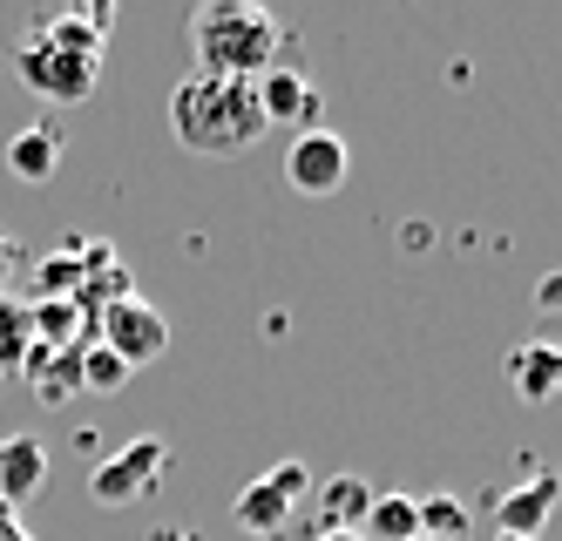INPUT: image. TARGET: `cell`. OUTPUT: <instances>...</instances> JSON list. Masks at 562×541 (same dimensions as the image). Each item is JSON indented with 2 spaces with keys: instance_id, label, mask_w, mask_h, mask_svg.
I'll return each instance as SVG.
<instances>
[{
  "instance_id": "7402d4cb",
  "label": "cell",
  "mask_w": 562,
  "mask_h": 541,
  "mask_svg": "<svg viewBox=\"0 0 562 541\" xmlns=\"http://www.w3.org/2000/svg\"><path fill=\"white\" fill-rule=\"evenodd\" d=\"M0 541H34V534L21 528V508H8V501H0Z\"/></svg>"
},
{
  "instance_id": "ac0fdd59",
  "label": "cell",
  "mask_w": 562,
  "mask_h": 541,
  "mask_svg": "<svg viewBox=\"0 0 562 541\" xmlns=\"http://www.w3.org/2000/svg\"><path fill=\"white\" fill-rule=\"evenodd\" d=\"M34 284H42V298H75V284H82V237L68 244V251L42 258V271H34ZM34 298V305H42Z\"/></svg>"
},
{
  "instance_id": "277c9868",
  "label": "cell",
  "mask_w": 562,
  "mask_h": 541,
  "mask_svg": "<svg viewBox=\"0 0 562 541\" xmlns=\"http://www.w3.org/2000/svg\"><path fill=\"white\" fill-rule=\"evenodd\" d=\"M164 474H170V440L143 433L130 447H115L89 474V494H95V508H136V501H149V494L164 487Z\"/></svg>"
},
{
  "instance_id": "2e32d148",
  "label": "cell",
  "mask_w": 562,
  "mask_h": 541,
  "mask_svg": "<svg viewBox=\"0 0 562 541\" xmlns=\"http://www.w3.org/2000/svg\"><path fill=\"white\" fill-rule=\"evenodd\" d=\"M468 528H474V515H468L461 494L440 487V494H427V501H420V534L427 541H468Z\"/></svg>"
},
{
  "instance_id": "9a60e30c",
  "label": "cell",
  "mask_w": 562,
  "mask_h": 541,
  "mask_svg": "<svg viewBox=\"0 0 562 541\" xmlns=\"http://www.w3.org/2000/svg\"><path fill=\"white\" fill-rule=\"evenodd\" d=\"M359 534H367V541H420V501H414V494L380 487L367 521H359Z\"/></svg>"
},
{
  "instance_id": "5bb4252c",
  "label": "cell",
  "mask_w": 562,
  "mask_h": 541,
  "mask_svg": "<svg viewBox=\"0 0 562 541\" xmlns=\"http://www.w3.org/2000/svg\"><path fill=\"white\" fill-rule=\"evenodd\" d=\"M21 372H27V386L42 393L48 406H61L68 393H82V346H75V352H48V346H34V352L21 359Z\"/></svg>"
},
{
  "instance_id": "8992f818",
  "label": "cell",
  "mask_w": 562,
  "mask_h": 541,
  "mask_svg": "<svg viewBox=\"0 0 562 541\" xmlns=\"http://www.w3.org/2000/svg\"><path fill=\"white\" fill-rule=\"evenodd\" d=\"M95 346H109L130 372H136V365H156V359L170 352V318L156 312L149 298H136V291H130L123 305H109V312L95 318Z\"/></svg>"
},
{
  "instance_id": "d4e9b609",
  "label": "cell",
  "mask_w": 562,
  "mask_h": 541,
  "mask_svg": "<svg viewBox=\"0 0 562 541\" xmlns=\"http://www.w3.org/2000/svg\"><path fill=\"white\" fill-rule=\"evenodd\" d=\"M420 541H427V534H420Z\"/></svg>"
},
{
  "instance_id": "6da1fadb",
  "label": "cell",
  "mask_w": 562,
  "mask_h": 541,
  "mask_svg": "<svg viewBox=\"0 0 562 541\" xmlns=\"http://www.w3.org/2000/svg\"><path fill=\"white\" fill-rule=\"evenodd\" d=\"M170 136L190 156H237V149H258L265 129V109L251 81H211V75H183L170 89Z\"/></svg>"
},
{
  "instance_id": "7c38bea8",
  "label": "cell",
  "mask_w": 562,
  "mask_h": 541,
  "mask_svg": "<svg viewBox=\"0 0 562 541\" xmlns=\"http://www.w3.org/2000/svg\"><path fill=\"white\" fill-rule=\"evenodd\" d=\"M61 156H68V129L48 115V122H27V129L8 143V177L14 183H48L61 170Z\"/></svg>"
},
{
  "instance_id": "9c48e42d",
  "label": "cell",
  "mask_w": 562,
  "mask_h": 541,
  "mask_svg": "<svg viewBox=\"0 0 562 541\" xmlns=\"http://www.w3.org/2000/svg\"><path fill=\"white\" fill-rule=\"evenodd\" d=\"M562 508V481L549 467H536L521 487H508L495 501V534H515V541H542V521Z\"/></svg>"
},
{
  "instance_id": "30bf717a",
  "label": "cell",
  "mask_w": 562,
  "mask_h": 541,
  "mask_svg": "<svg viewBox=\"0 0 562 541\" xmlns=\"http://www.w3.org/2000/svg\"><path fill=\"white\" fill-rule=\"evenodd\" d=\"M48 440L42 433H0V501L21 508L48 487Z\"/></svg>"
},
{
  "instance_id": "e0dca14e",
  "label": "cell",
  "mask_w": 562,
  "mask_h": 541,
  "mask_svg": "<svg viewBox=\"0 0 562 541\" xmlns=\"http://www.w3.org/2000/svg\"><path fill=\"white\" fill-rule=\"evenodd\" d=\"M27 352H34V312H27V298H0V372H21Z\"/></svg>"
},
{
  "instance_id": "cb8c5ba5",
  "label": "cell",
  "mask_w": 562,
  "mask_h": 541,
  "mask_svg": "<svg viewBox=\"0 0 562 541\" xmlns=\"http://www.w3.org/2000/svg\"><path fill=\"white\" fill-rule=\"evenodd\" d=\"M502 541H515V534H502Z\"/></svg>"
},
{
  "instance_id": "3957f363",
  "label": "cell",
  "mask_w": 562,
  "mask_h": 541,
  "mask_svg": "<svg viewBox=\"0 0 562 541\" xmlns=\"http://www.w3.org/2000/svg\"><path fill=\"white\" fill-rule=\"evenodd\" d=\"M305 494H312V467H305V461H278V467H271V474H258L251 487H237L231 521L245 528V534H258V541H278V534L299 521Z\"/></svg>"
},
{
  "instance_id": "ba28073f",
  "label": "cell",
  "mask_w": 562,
  "mask_h": 541,
  "mask_svg": "<svg viewBox=\"0 0 562 541\" xmlns=\"http://www.w3.org/2000/svg\"><path fill=\"white\" fill-rule=\"evenodd\" d=\"M251 89H258V109H265V129H278V122H292V129L305 136V129H318V115H326V95H318V89H312V81H305L299 68H285V61H278V68H265V75L251 81Z\"/></svg>"
},
{
  "instance_id": "7a4b0ae2",
  "label": "cell",
  "mask_w": 562,
  "mask_h": 541,
  "mask_svg": "<svg viewBox=\"0 0 562 541\" xmlns=\"http://www.w3.org/2000/svg\"><path fill=\"white\" fill-rule=\"evenodd\" d=\"M278 48H285V27L258 0H211L190 14V55L211 81H258L265 68H278Z\"/></svg>"
},
{
  "instance_id": "8fae6325",
  "label": "cell",
  "mask_w": 562,
  "mask_h": 541,
  "mask_svg": "<svg viewBox=\"0 0 562 541\" xmlns=\"http://www.w3.org/2000/svg\"><path fill=\"white\" fill-rule=\"evenodd\" d=\"M373 481L367 474H333V481H318L312 487V515H318V528L312 534H359V521H367V508H373Z\"/></svg>"
},
{
  "instance_id": "44dd1931",
  "label": "cell",
  "mask_w": 562,
  "mask_h": 541,
  "mask_svg": "<svg viewBox=\"0 0 562 541\" xmlns=\"http://www.w3.org/2000/svg\"><path fill=\"white\" fill-rule=\"evenodd\" d=\"M14 271H21V244L0 230V298H8V278H14Z\"/></svg>"
},
{
  "instance_id": "52a82bcc",
  "label": "cell",
  "mask_w": 562,
  "mask_h": 541,
  "mask_svg": "<svg viewBox=\"0 0 562 541\" xmlns=\"http://www.w3.org/2000/svg\"><path fill=\"white\" fill-rule=\"evenodd\" d=\"M346 177H352V149H346V136H333V129H305V136H292V149H285V183H292L299 196H333Z\"/></svg>"
},
{
  "instance_id": "4fadbf2b",
  "label": "cell",
  "mask_w": 562,
  "mask_h": 541,
  "mask_svg": "<svg viewBox=\"0 0 562 541\" xmlns=\"http://www.w3.org/2000/svg\"><path fill=\"white\" fill-rule=\"evenodd\" d=\"M508 386H515V399H529V406L555 399V393H562V339H529V346H515V352H508Z\"/></svg>"
},
{
  "instance_id": "ffe728a7",
  "label": "cell",
  "mask_w": 562,
  "mask_h": 541,
  "mask_svg": "<svg viewBox=\"0 0 562 541\" xmlns=\"http://www.w3.org/2000/svg\"><path fill=\"white\" fill-rule=\"evenodd\" d=\"M536 312H549V318H555V312H562V264H555V271H542V278H536Z\"/></svg>"
},
{
  "instance_id": "d6986e66",
  "label": "cell",
  "mask_w": 562,
  "mask_h": 541,
  "mask_svg": "<svg viewBox=\"0 0 562 541\" xmlns=\"http://www.w3.org/2000/svg\"><path fill=\"white\" fill-rule=\"evenodd\" d=\"M130 380H136V372H130L123 359H115L109 346H95V339L82 346V393H123Z\"/></svg>"
},
{
  "instance_id": "603a6c76",
  "label": "cell",
  "mask_w": 562,
  "mask_h": 541,
  "mask_svg": "<svg viewBox=\"0 0 562 541\" xmlns=\"http://www.w3.org/2000/svg\"><path fill=\"white\" fill-rule=\"evenodd\" d=\"M312 541H367V534H312Z\"/></svg>"
},
{
  "instance_id": "5b68a950",
  "label": "cell",
  "mask_w": 562,
  "mask_h": 541,
  "mask_svg": "<svg viewBox=\"0 0 562 541\" xmlns=\"http://www.w3.org/2000/svg\"><path fill=\"white\" fill-rule=\"evenodd\" d=\"M14 68H21L27 89L42 95V102H55V109H82L95 95V81H102V61L68 55V48H55V41H42V34L14 55Z\"/></svg>"
}]
</instances>
